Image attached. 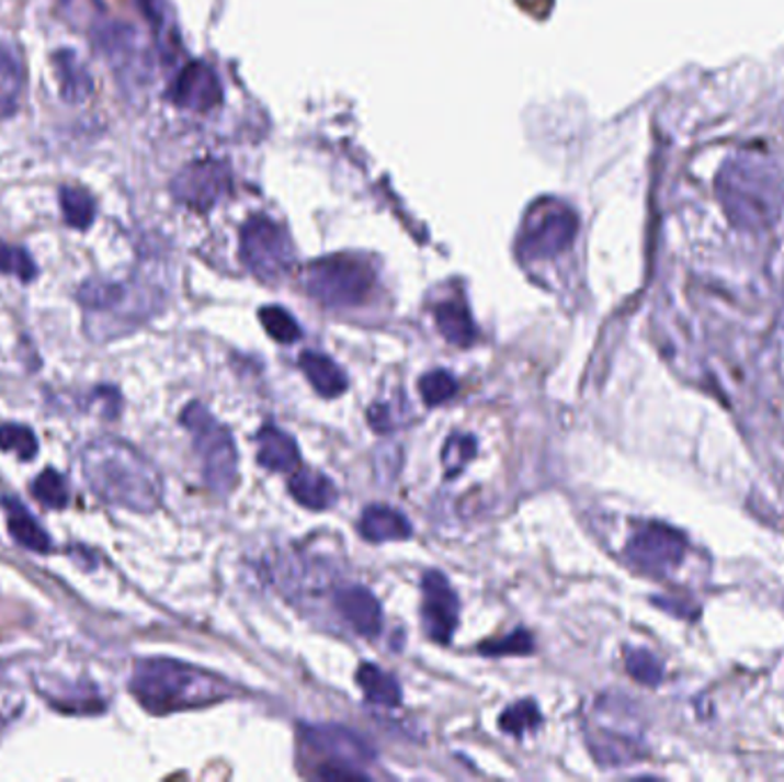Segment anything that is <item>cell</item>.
<instances>
[{
	"label": "cell",
	"mask_w": 784,
	"mask_h": 782,
	"mask_svg": "<svg viewBox=\"0 0 784 782\" xmlns=\"http://www.w3.org/2000/svg\"><path fill=\"white\" fill-rule=\"evenodd\" d=\"M81 468L92 494L115 508L155 512L163 500V477L132 443L104 437L81 454Z\"/></svg>",
	"instance_id": "6da1fadb"
},
{
	"label": "cell",
	"mask_w": 784,
	"mask_h": 782,
	"mask_svg": "<svg viewBox=\"0 0 784 782\" xmlns=\"http://www.w3.org/2000/svg\"><path fill=\"white\" fill-rule=\"evenodd\" d=\"M716 195L739 230H769L784 207V174L762 151H737L718 170Z\"/></svg>",
	"instance_id": "7a4b0ae2"
},
{
	"label": "cell",
	"mask_w": 784,
	"mask_h": 782,
	"mask_svg": "<svg viewBox=\"0 0 784 782\" xmlns=\"http://www.w3.org/2000/svg\"><path fill=\"white\" fill-rule=\"evenodd\" d=\"M132 693L147 712L170 714L220 702L232 695V687L207 670L157 656L136 664Z\"/></svg>",
	"instance_id": "3957f363"
},
{
	"label": "cell",
	"mask_w": 784,
	"mask_h": 782,
	"mask_svg": "<svg viewBox=\"0 0 784 782\" xmlns=\"http://www.w3.org/2000/svg\"><path fill=\"white\" fill-rule=\"evenodd\" d=\"M182 424L193 437V445L202 462V477L216 494H230L239 479V454L230 429L220 424L205 404L191 401L182 411Z\"/></svg>",
	"instance_id": "277c9868"
},
{
	"label": "cell",
	"mask_w": 784,
	"mask_h": 782,
	"mask_svg": "<svg viewBox=\"0 0 784 782\" xmlns=\"http://www.w3.org/2000/svg\"><path fill=\"white\" fill-rule=\"evenodd\" d=\"M300 741L310 752L321 755L323 764L317 775L323 780H367L370 775L361 771L363 764L372 762L376 752L363 741L356 732L342 725H303Z\"/></svg>",
	"instance_id": "5b68a950"
},
{
	"label": "cell",
	"mask_w": 784,
	"mask_h": 782,
	"mask_svg": "<svg viewBox=\"0 0 784 782\" xmlns=\"http://www.w3.org/2000/svg\"><path fill=\"white\" fill-rule=\"evenodd\" d=\"M374 285V273L361 260L326 258L308 267L306 290L328 308L356 306Z\"/></svg>",
	"instance_id": "8992f818"
},
{
	"label": "cell",
	"mask_w": 784,
	"mask_h": 782,
	"mask_svg": "<svg viewBox=\"0 0 784 782\" xmlns=\"http://www.w3.org/2000/svg\"><path fill=\"white\" fill-rule=\"evenodd\" d=\"M686 553V540L666 523H647L626 544V558L649 574L672 571Z\"/></svg>",
	"instance_id": "52a82bcc"
},
{
	"label": "cell",
	"mask_w": 784,
	"mask_h": 782,
	"mask_svg": "<svg viewBox=\"0 0 784 782\" xmlns=\"http://www.w3.org/2000/svg\"><path fill=\"white\" fill-rule=\"evenodd\" d=\"M459 624V597L441 571H427L422 578V626L434 643H450Z\"/></svg>",
	"instance_id": "ba28073f"
},
{
	"label": "cell",
	"mask_w": 784,
	"mask_h": 782,
	"mask_svg": "<svg viewBox=\"0 0 784 782\" xmlns=\"http://www.w3.org/2000/svg\"><path fill=\"white\" fill-rule=\"evenodd\" d=\"M289 248L273 225L252 223L243 230V262L262 281H273L289 267Z\"/></svg>",
	"instance_id": "9c48e42d"
},
{
	"label": "cell",
	"mask_w": 784,
	"mask_h": 782,
	"mask_svg": "<svg viewBox=\"0 0 784 782\" xmlns=\"http://www.w3.org/2000/svg\"><path fill=\"white\" fill-rule=\"evenodd\" d=\"M336 605L344 622L361 636H376L382 631V603L363 586H346L338 590Z\"/></svg>",
	"instance_id": "30bf717a"
},
{
	"label": "cell",
	"mask_w": 784,
	"mask_h": 782,
	"mask_svg": "<svg viewBox=\"0 0 784 782\" xmlns=\"http://www.w3.org/2000/svg\"><path fill=\"white\" fill-rule=\"evenodd\" d=\"M588 744L601 767H626L643 755L640 739L601 723L588 727Z\"/></svg>",
	"instance_id": "8fae6325"
},
{
	"label": "cell",
	"mask_w": 784,
	"mask_h": 782,
	"mask_svg": "<svg viewBox=\"0 0 784 782\" xmlns=\"http://www.w3.org/2000/svg\"><path fill=\"white\" fill-rule=\"evenodd\" d=\"M573 235H576V218L569 212L550 214L548 218L542 220V227H537V233L530 235L523 241V256L527 258L555 256V252H560L571 243Z\"/></svg>",
	"instance_id": "7c38bea8"
},
{
	"label": "cell",
	"mask_w": 784,
	"mask_h": 782,
	"mask_svg": "<svg viewBox=\"0 0 784 782\" xmlns=\"http://www.w3.org/2000/svg\"><path fill=\"white\" fill-rule=\"evenodd\" d=\"M258 462L273 473H292L300 466V450L283 429L266 424L258 434Z\"/></svg>",
	"instance_id": "4fadbf2b"
},
{
	"label": "cell",
	"mask_w": 784,
	"mask_h": 782,
	"mask_svg": "<svg viewBox=\"0 0 784 782\" xmlns=\"http://www.w3.org/2000/svg\"><path fill=\"white\" fill-rule=\"evenodd\" d=\"M218 186H220L218 170L207 163L202 166L197 163L177 174V180L172 182V193L177 200L186 202L189 207L202 209L212 205L218 193Z\"/></svg>",
	"instance_id": "5bb4252c"
},
{
	"label": "cell",
	"mask_w": 784,
	"mask_h": 782,
	"mask_svg": "<svg viewBox=\"0 0 784 782\" xmlns=\"http://www.w3.org/2000/svg\"><path fill=\"white\" fill-rule=\"evenodd\" d=\"M289 494L303 508L313 512L328 510L338 500V489L323 473L313 468H296L289 477Z\"/></svg>",
	"instance_id": "9a60e30c"
},
{
	"label": "cell",
	"mask_w": 784,
	"mask_h": 782,
	"mask_svg": "<svg viewBox=\"0 0 784 782\" xmlns=\"http://www.w3.org/2000/svg\"><path fill=\"white\" fill-rule=\"evenodd\" d=\"M54 69L63 99L67 104H81L92 92H94V81L86 65L79 60V56L69 48H60L54 54Z\"/></svg>",
	"instance_id": "2e32d148"
},
{
	"label": "cell",
	"mask_w": 784,
	"mask_h": 782,
	"mask_svg": "<svg viewBox=\"0 0 784 782\" xmlns=\"http://www.w3.org/2000/svg\"><path fill=\"white\" fill-rule=\"evenodd\" d=\"M361 535L367 542H401L411 537V523L407 517L399 514L386 505H370V508L361 517Z\"/></svg>",
	"instance_id": "e0dca14e"
},
{
	"label": "cell",
	"mask_w": 784,
	"mask_h": 782,
	"mask_svg": "<svg viewBox=\"0 0 784 782\" xmlns=\"http://www.w3.org/2000/svg\"><path fill=\"white\" fill-rule=\"evenodd\" d=\"M3 508L8 514V530L14 542L35 553H48L54 548V542H50L46 530L37 523V519L29 510H25V505L19 498L5 496Z\"/></svg>",
	"instance_id": "ac0fdd59"
},
{
	"label": "cell",
	"mask_w": 784,
	"mask_h": 782,
	"mask_svg": "<svg viewBox=\"0 0 784 782\" xmlns=\"http://www.w3.org/2000/svg\"><path fill=\"white\" fill-rule=\"evenodd\" d=\"M298 365L303 370V374L308 376L310 386L326 399L338 397L346 390V374L342 372V367L333 361L323 356L319 351H303Z\"/></svg>",
	"instance_id": "d6986e66"
},
{
	"label": "cell",
	"mask_w": 784,
	"mask_h": 782,
	"mask_svg": "<svg viewBox=\"0 0 784 782\" xmlns=\"http://www.w3.org/2000/svg\"><path fill=\"white\" fill-rule=\"evenodd\" d=\"M216 94L214 76L202 65L186 67L174 86V101L186 109H207L214 104Z\"/></svg>",
	"instance_id": "ffe728a7"
},
{
	"label": "cell",
	"mask_w": 784,
	"mask_h": 782,
	"mask_svg": "<svg viewBox=\"0 0 784 782\" xmlns=\"http://www.w3.org/2000/svg\"><path fill=\"white\" fill-rule=\"evenodd\" d=\"M434 317L441 336L447 342L457 347H468L475 340V324L464 303H452V301L441 303V306L434 310Z\"/></svg>",
	"instance_id": "44dd1931"
},
{
	"label": "cell",
	"mask_w": 784,
	"mask_h": 782,
	"mask_svg": "<svg viewBox=\"0 0 784 782\" xmlns=\"http://www.w3.org/2000/svg\"><path fill=\"white\" fill-rule=\"evenodd\" d=\"M359 684L365 693V698L372 704H382V706H397L401 702V689L399 681L386 672L384 668H378L374 664H363L359 668Z\"/></svg>",
	"instance_id": "7402d4cb"
},
{
	"label": "cell",
	"mask_w": 784,
	"mask_h": 782,
	"mask_svg": "<svg viewBox=\"0 0 784 782\" xmlns=\"http://www.w3.org/2000/svg\"><path fill=\"white\" fill-rule=\"evenodd\" d=\"M60 209L65 216V223L73 230H88L94 223L96 216V205L90 191L81 186H63L60 189Z\"/></svg>",
	"instance_id": "603a6c76"
},
{
	"label": "cell",
	"mask_w": 784,
	"mask_h": 782,
	"mask_svg": "<svg viewBox=\"0 0 784 782\" xmlns=\"http://www.w3.org/2000/svg\"><path fill=\"white\" fill-rule=\"evenodd\" d=\"M542 723V712L539 706L533 700H521L516 704H512L510 710H504L498 725L502 732H508V735L521 737L530 729H537Z\"/></svg>",
	"instance_id": "cb8c5ba5"
},
{
	"label": "cell",
	"mask_w": 784,
	"mask_h": 782,
	"mask_svg": "<svg viewBox=\"0 0 784 782\" xmlns=\"http://www.w3.org/2000/svg\"><path fill=\"white\" fill-rule=\"evenodd\" d=\"M33 496L44 505V508L63 510L69 502V489L65 477L56 468H44L33 483Z\"/></svg>",
	"instance_id": "d4e9b609"
},
{
	"label": "cell",
	"mask_w": 784,
	"mask_h": 782,
	"mask_svg": "<svg viewBox=\"0 0 784 782\" xmlns=\"http://www.w3.org/2000/svg\"><path fill=\"white\" fill-rule=\"evenodd\" d=\"M37 439L31 427L8 422L0 424V450L14 452L21 462H31L37 454Z\"/></svg>",
	"instance_id": "484cf974"
},
{
	"label": "cell",
	"mask_w": 784,
	"mask_h": 782,
	"mask_svg": "<svg viewBox=\"0 0 784 782\" xmlns=\"http://www.w3.org/2000/svg\"><path fill=\"white\" fill-rule=\"evenodd\" d=\"M0 273L16 275L19 281L31 283L37 277V264L25 248L0 241Z\"/></svg>",
	"instance_id": "4316f807"
},
{
	"label": "cell",
	"mask_w": 784,
	"mask_h": 782,
	"mask_svg": "<svg viewBox=\"0 0 784 782\" xmlns=\"http://www.w3.org/2000/svg\"><path fill=\"white\" fill-rule=\"evenodd\" d=\"M626 670L645 687H659L663 681V664L647 649H628Z\"/></svg>",
	"instance_id": "83f0119b"
},
{
	"label": "cell",
	"mask_w": 784,
	"mask_h": 782,
	"mask_svg": "<svg viewBox=\"0 0 784 782\" xmlns=\"http://www.w3.org/2000/svg\"><path fill=\"white\" fill-rule=\"evenodd\" d=\"M420 397L427 404V407H441L447 399L454 397L457 393V382H454V376L445 370H434L420 378Z\"/></svg>",
	"instance_id": "f1b7e54d"
},
{
	"label": "cell",
	"mask_w": 784,
	"mask_h": 782,
	"mask_svg": "<svg viewBox=\"0 0 784 782\" xmlns=\"http://www.w3.org/2000/svg\"><path fill=\"white\" fill-rule=\"evenodd\" d=\"M477 452V441L468 434H454L443 447V468L447 477L459 475Z\"/></svg>",
	"instance_id": "f546056e"
},
{
	"label": "cell",
	"mask_w": 784,
	"mask_h": 782,
	"mask_svg": "<svg viewBox=\"0 0 784 782\" xmlns=\"http://www.w3.org/2000/svg\"><path fill=\"white\" fill-rule=\"evenodd\" d=\"M260 319H262V324L266 328V333L277 342L292 344V342H296L300 338V328H298L296 319L283 308L269 306V308L260 310Z\"/></svg>",
	"instance_id": "4dcf8cb0"
},
{
	"label": "cell",
	"mask_w": 784,
	"mask_h": 782,
	"mask_svg": "<svg viewBox=\"0 0 784 782\" xmlns=\"http://www.w3.org/2000/svg\"><path fill=\"white\" fill-rule=\"evenodd\" d=\"M535 643L533 638H530L527 631L519 628L514 631V634H510L504 641H491V643H485V645H479V651L487 654V656H502V654H530L533 651Z\"/></svg>",
	"instance_id": "1f68e13d"
}]
</instances>
